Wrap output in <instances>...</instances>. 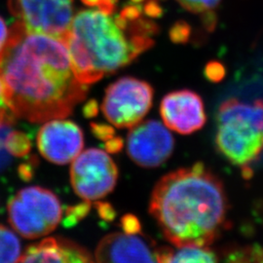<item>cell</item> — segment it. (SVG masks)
I'll return each mask as SVG.
<instances>
[{
    "mask_svg": "<svg viewBox=\"0 0 263 263\" xmlns=\"http://www.w3.org/2000/svg\"><path fill=\"white\" fill-rule=\"evenodd\" d=\"M65 41L77 79L88 86L128 66L154 45L151 36L123 29L101 10L77 13Z\"/></svg>",
    "mask_w": 263,
    "mask_h": 263,
    "instance_id": "obj_3",
    "label": "cell"
},
{
    "mask_svg": "<svg viewBox=\"0 0 263 263\" xmlns=\"http://www.w3.org/2000/svg\"><path fill=\"white\" fill-rule=\"evenodd\" d=\"M154 242L142 233H112L99 243L95 259L99 262H157Z\"/></svg>",
    "mask_w": 263,
    "mask_h": 263,
    "instance_id": "obj_12",
    "label": "cell"
},
{
    "mask_svg": "<svg viewBox=\"0 0 263 263\" xmlns=\"http://www.w3.org/2000/svg\"><path fill=\"white\" fill-rule=\"evenodd\" d=\"M175 140L159 121L147 120L132 127L127 137V153L143 168H156L169 159Z\"/></svg>",
    "mask_w": 263,
    "mask_h": 263,
    "instance_id": "obj_9",
    "label": "cell"
},
{
    "mask_svg": "<svg viewBox=\"0 0 263 263\" xmlns=\"http://www.w3.org/2000/svg\"><path fill=\"white\" fill-rule=\"evenodd\" d=\"M21 254L19 238L7 227L0 226V263L18 262Z\"/></svg>",
    "mask_w": 263,
    "mask_h": 263,
    "instance_id": "obj_15",
    "label": "cell"
},
{
    "mask_svg": "<svg viewBox=\"0 0 263 263\" xmlns=\"http://www.w3.org/2000/svg\"><path fill=\"white\" fill-rule=\"evenodd\" d=\"M90 210H91V205L89 201H85L81 204L67 208L66 211V216L63 221L64 226L66 227L76 226L89 214Z\"/></svg>",
    "mask_w": 263,
    "mask_h": 263,
    "instance_id": "obj_19",
    "label": "cell"
},
{
    "mask_svg": "<svg viewBox=\"0 0 263 263\" xmlns=\"http://www.w3.org/2000/svg\"><path fill=\"white\" fill-rule=\"evenodd\" d=\"M173 250L161 247L156 250L157 262H217L219 256L209 246H183Z\"/></svg>",
    "mask_w": 263,
    "mask_h": 263,
    "instance_id": "obj_14",
    "label": "cell"
},
{
    "mask_svg": "<svg viewBox=\"0 0 263 263\" xmlns=\"http://www.w3.org/2000/svg\"><path fill=\"white\" fill-rule=\"evenodd\" d=\"M91 254L73 241L65 238H47L28 246L18 262H93Z\"/></svg>",
    "mask_w": 263,
    "mask_h": 263,
    "instance_id": "obj_13",
    "label": "cell"
},
{
    "mask_svg": "<svg viewBox=\"0 0 263 263\" xmlns=\"http://www.w3.org/2000/svg\"><path fill=\"white\" fill-rule=\"evenodd\" d=\"M96 207L98 209L99 215L102 218H104V220L110 221V220L114 219L115 211H114V209L110 204L104 203V202H98L96 204Z\"/></svg>",
    "mask_w": 263,
    "mask_h": 263,
    "instance_id": "obj_26",
    "label": "cell"
},
{
    "mask_svg": "<svg viewBox=\"0 0 263 263\" xmlns=\"http://www.w3.org/2000/svg\"><path fill=\"white\" fill-rule=\"evenodd\" d=\"M20 173H21L22 178H24L25 179H29L32 177V168L28 167L27 165H24L21 167Z\"/></svg>",
    "mask_w": 263,
    "mask_h": 263,
    "instance_id": "obj_31",
    "label": "cell"
},
{
    "mask_svg": "<svg viewBox=\"0 0 263 263\" xmlns=\"http://www.w3.org/2000/svg\"><path fill=\"white\" fill-rule=\"evenodd\" d=\"M191 29L187 23L183 21L177 22L170 30V37L173 42L177 44L186 43L190 37Z\"/></svg>",
    "mask_w": 263,
    "mask_h": 263,
    "instance_id": "obj_20",
    "label": "cell"
},
{
    "mask_svg": "<svg viewBox=\"0 0 263 263\" xmlns=\"http://www.w3.org/2000/svg\"><path fill=\"white\" fill-rule=\"evenodd\" d=\"M149 212L174 246H210L227 228L228 200L221 180L196 163L164 176L153 189Z\"/></svg>",
    "mask_w": 263,
    "mask_h": 263,
    "instance_id": "obj_2",
    "label": "cell"
},
{
    "mask_svg": "<svg viewBox=\"0 0 263 263\" xmlns=\"http://www.w3.org/2000/svg\"><path fill=\"white\" fill-rule=\"evenodd\" d=\"M16 116L11 111L8 104L6 103L3 88L0 82V128L1 127H9L16 120Z\"/></svg>",
    "mask_w": 263,
    "mask_h": 263,
    "instance_id": "obj_22",
    "label": "cell"
},
{
    "mask_svg": "<svg viewBox=\"0 0 263 263\" xmlns=\"http://www.w3.org/2000/svg\"><path fill=\"white\" fill-rule=\"evenodd\" d=\"M226 72L224 66L217 61H212L208 63L205 67L206 78L214 83L220 82L224 78Z\"/></svg>",
    "mask_w": 263,
    "mask_h": 263,
    "instance_id": "obj_21",
    "label": "cell"
},
{
    "mask_svg": "<svg viewBox=\"0 0 263 263\" xmlns=\"http://www.w3.org/2000/svg\"><path fill=\"white\" fill-rule=\"evenodd\" d=\"M144 12L152 18H158L163 14V10L158 5L157 0H149L144 6Z\"/></svg>",
    "mask_w": 263,
    "mask_h": 263,
    "instance_id": "obj_27",
    "label": "cell"
},
{
    "mask_svg": "<svg viewBox=\"0 0 263 263\" xmlns=\"http://www.w3.org/2000/svg\"><path fill=\"white\" fill-rule=\"evenodd\" d=\"M153 88L145 81L122 77L105 91L102 110L108 122L117 128H132L151 110Z\"/></svg>",
    "mask_w": 263,
    "mask_h": 263,
    "instance_id": "obj_6",
    "label": "cell"
},
{
    "mask_svg": "<svg viewBox=\"0 0 263 263\" xmlns=\"http://www.w3.org/2000/svg\"><path fill=\"white\" fill-rule=\"evenodd\" d=\"M98 112H99L98 103L95 100H90L83 107V114L88 118H92V117L97 116Z\"/></svg>",
    "mask_w": 263,
    "mask_h": 263,
    "instance_id": "obj_29",
    "label": "cell"
},
{
    "mask_svg": "<svg viewBox=\"0 0 263 263\" xmlns=\"http://www.w3.org/2000/svg\"><path fill=\"white\" fill-rule=\"evenodd\" d=\"M91 130L95 136L101 140L106 141L113 137H115V131L111 126L103 123H92L91 124Z\"/></svg>",
    "mask_w": 263,
    "mask_h": 263,
    "instance_id": "obj_23",
    "label": "cell"
},
{
    "mask_svg": "<svg viewBox=\"0 0 263 263\" xmlns=\"http://www.w3.org/2000/svg\"><path fill=\"white\" fill-rule=\"evenodd\" d=\"M133 2H136V3H140L141 1H143V0H132Z\"/></svg>",
    "mask_w": 263,
    "mask_h": 263,
    "instance_id": "obj_32",
    "label": "cell"
},
{
    "mask_svg": "<svg viewBox=\"0 0 263 263\" xmlns=\"http://www.w3.org/2000/svg\"><path fill=\"white\" fill-rule=\"evenodd\" d=\"M124 146V142L121 138H116V137H113L111 139H109L108 141H105V144H104V147H105V151H107L108 153H117L119 151L122 149V147Z\"/></svg>",
    "mask_w": 263,
    "mask_h": 263,
    "instance_id": "obj_28",
    "label": "cell"
},
{
    "mask_svg": "<svg viewBox=\"0 0 263 263\" xmlns=\"http://www.w3.org/2000/svg\"><path fill=\"white\" fill-rule=\"evenodd\" d=\"M216 145L226 159L252 176L250 166L263 153V101L229 99L217 112Z\"/></svg>",
    "mask_w": 263,
    "mask_h": 263,
    "instance_id": "obj_4",
    "label": "cell"
},
{
    "mask_svg": "<svg viewBox=\"0 0 263 263\" xmlns=\"http://www.w3.org/2000/svg\"><path fill=\"white\" fill-rule=\"evenodd\" d=\"M0 82L11 111L33 123L66 118L88 92L73 71L66 41L29 31L19 21L0 52Z\"/></svg>",
    "mask_w": 263,
    "mask_h": 263,
    "instance_id": "obj_1",
    "label": "cell"
},
{
    "mask_svg": "<svg viewBox=\"0 0 263 263\" xmlns=\"http://www.w3.org/2000/svg\"><path fill=\"white\" fill-rule=\"evenodd\" d=\"M8 36H9V29L7 28V25L4 19L0 16V52L5 46Z\"/></svg>",
    "mask_w": 263,
    "mask_h": 263,
    "instance_id": "obj_30",
    "label": "cell"
},
{
    "mask_svg": "<svg viewBox=\"0 0 263 263\" xmlns=\"http://www.w3.org/2000/svg\"><path fill=\"white\" fill-rule=\"evenodd\" d=\"M6 151L11 155L17 157H24L31 148V141L28 136L20 131L10 132L4 140Z\"/></svg>",
    "mask_w": 263,
    "mask_h": 263,
    "instance_id": "obj_16",
    "label": "cell"
},
{
    "mask_svg": "<svg viewBox=\"0 0 263 263\" xmlns=\"http://www.w3.org/2000/svg\"><path fill=\"white\" fill-rule=\"evenodd\" d=\"M81 1L87 6H91V7L97 6L99 10L103 11L105 14L111 15L115 10L116 3L118 0H81Z\"/></svg>",
    "mask_w": 263,
    "mask_h": 263,
    "instance_id": "obj_25",
    "label": "cell"
},
{
    "mask_svg": "<svg viewBox=\"0 0 263 263\" xmlns=\"http://www.w3.org/2000/svg\"><path fill=\"white\" fill-rule=\"evenodd\" d=\"M160 113L167 128L182 135L202 129L207 119L202 98L190 90L166 95L161 102Z\"/></svg>",
    "mask_w": 263,
    "mask_h": 263,
    "instance_id": "obj_11",
    "label": "cell"
},
{
    "mask_svg": "<svg viewBox=\"0 0 263 263\" xmlns=\"http://www.w3.org/2000/svg\"><path fill=\"white\" fill-rule=\"evenodd\" d=\"M226 261H256L263 262V248L247 247L232 249L224 254Z\"/></svg>",
    "mask_w": 263,
    "mask_h": 263,
    "instance_id": "obj_17",
    "label": "cell"
},
{
    "mask_svg": "<svg viewBox=\"0 0 263 263\" xmlns=\"http://www.w3.org/2000/svg\"><path fill=\"white\" fill-rule=\"evenodd\" d=\"M121 227L123 231L128 234H137L141 233V224L137 216L133 215H126L121 218Z\"/></svg>",
    "mask_w": 263,
    "mask_h": 263,
    "instance_id": "obj_24",
    "label": "cell"
},
{
    "mask_svg": "<svg viewBox=\"0 0 263 263\" xmlns=\"http://www.w3.org/2000/svg\"><path fill=\"white\" fill-rule=\"evenodd\" d=\"M118 168L107 152L97 148L83 151L73 160L70 181L76 194L85 201H97L112 191Z\"/></svg>",
    "mask_w": 263,
    "mask_h": 263,
    "instance_id": "obj_7",
    "label": "cell"
},
{
    "mask_svg": "<svg viewBox=\"0 0 263 263\" xmlns=\"http://www.w3.org/2000/svg\"><path fill=\"white\" fill-rule=\"evenodd\" d=\"M8 7L29 31L63 40L73 18V0H8Z\"/></svg>",
    "mask_w": 263,
    "mask_h": 263,
    "instance_id": "obj_8",
    "label": "cell"
},
{
    "mask_svg": "<svg viewBox=\"0 0 263 263\" xmlns=\"http://www.w3.org/2000/svg\"><path fill=\"white\" fill-rule=\"evenodd\" d=\"M63 216L61 202L45 188H23L8 203V220L20 235L37 239L52 232Z\"/></svg>",
    "mask_w": 263,
    "mask_h": 263,
    "instance_id": "obj_5",
    "label": "cell"
},
{
    "mask_svg": "<svg viewBox=\"0 0 263 263\" xmlns=\"http://www.w3.org/2000/svg\"><path fill=\"white\" fill-rule=\"evenodd\" d=\"M83 145L82 130L76 123L65 118L48 120L38 132L37 146L41 155L58 165L76 159Z\"/></svg>",
    "mask_w": 263,
    "mask_h": 263,
    "instance_id": "obj_10",
    "label": "cell"
},
{
    "mask_svg": "<svg viewBox=\"0 0 263 263\" xmlns=\"http://www.w3.org/2000/svg\"><path fill=\"white\" fill-rule=\"evenodd\" d=\"M179 4L191 13L204 14L212 12L218 6L220 0H177Z\"/></svg>",
    "mask_w": 263,
    "mask_h": 263,
    "instance_id": "obj_18",
    "label": "cell"
}]
</instances>
